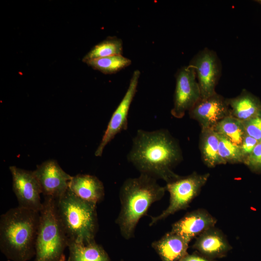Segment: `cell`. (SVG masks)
<instances>
[{"mask_svg": "<svg viewBox=\"0 0 261 261\" xmlns=\"http://www.w3.org/2000/svg\"><path fill=\"white\" fill-rule=\"evenodd\" d=\"M259 142L252 137L246 134L240 146L244 162Z\"/></svg>", "mask_w": 261, "mask_h": 261, "instance_id": "obj_26", "label": "cell"}, {"mask_svg": "<svg viewBox=\"0 0 261 261\" xmlns=\"http://www.w3.org/2000/svg\"><path fill=\"white\" fill-rule=\"evenodd\" d=\"M140 74L138 70L134 71L127 91L112 114L102 140L95 152V156L101 157L104 147L116 135L121 131L127 129L128 113L137 91Z\"/></svg>", "mask_w": 261, "mask_h": 261, "instance_id": "obj_10", "label": "cell"}, {"mask_svg": "<svg viewBox=\"0 0 261 261\" xmlns=\"http://www.w3.org/2000/svg\"><path fill=\"white\" fill-rule=\"evenodd\" d=\"M44 197L55 200L63 196L69 188L72 176L66 173L54 160H46L33 171Z\"/></svg>", "mask_w": 261, "mask_h": 261, "instance_id": "obj_11", "label": "cell"}, {"mask_svg": "<svg viewBox=\"0 0 261 261\" xmlns=\"http://www.w3.org/2000/svg\"><path fill=\"white\" fill-rule=\"evenodd\" d=\"M69 188L78 197L96 203L102 201L104 196L103 184L94 175L78 174L72 176Z\"/></svg>", "mask_w": 261, "mask_h": 261, "instance_id": "obj_15", "label": "cell"}, {"mask_svg": "<svg viewBox=\"0 0 261 261\" xmlns=\"http://www.w3.org/2000/svg\"><path fill=\"white\" fill-rule=\"evenodd\" d=\"M68 261H110L103 247L95 240L87 244L68 241Z\"/></svg>", "mask_w": 261, "mask_h": 261, "instance_id": "obj_19", "label": "cell"}, {"mask_svg": "<svg viewBox=\"0 0 261 261\" xmlns=\"http://www.w3.org/2000/svg\"><path fill=\"white\" fill-rule=\"evenodd\" d=\"M93 69L104 74H113L130 66L131 61L122 55L93 59L85 62Z\"/></svg>", "mask_w": 261, "mask_h": 261, "instance_id": "obj_21", "label": "cell"}, {"mask_svg": "<svg viewBox=\"0 0 261 261\" xmlns=\"http://www.w3.org/2000/svg\"><path fill=\"white\" fill-rule=\"evenodd\" d=\"M244 163L252 172L261 174V142L256 145Z\"/></svg>", "mask_w": 261, "mask_h": 261, "instance_id": "obj_25", "label": "cell"}, {"mask_svg": "<svg viewBox=\"0 0 261 261\" xmlns=\"http://www.w3.org/2000/svg\"><path fill=\"white\" fill-rule=\"evenodd\" d=\"M219 135V154L226 163L244 162L240 146L236 145L224 137Z\"/></svg>", "mask_w": 261, "mask_h": 261, "instance_id": "obj_23", "label": "cell"}, {"mask_svg": "<svg viewBox=\"0 0 261 261\" xmlns=\"http://www.w3.org/2000/svg\"><path fill=\"white\" fill-rule=\"evenodd\" d=\"M123 44L122 40L116 37H109L96 45L84 57V62L99 58L122 55Z\"/></svg>", "mask_w": 261, "mask_h": 261, "instance_id": "obj_22", "label": "cell"}, {"mask_svg": "<svg viewBox=\"0 0 261 261\" xmlns=\"http://www.w3.org/2000/svg\"><path fill=\"white\" fill-rule=\"evenodd\" d=\"M56 202L68 241L87 244L95 241L98 229L97 203L78 197L69 188Z\"/></svg>", "mask_w": 261, "mask_h": 261, "instance_id": "obj_4", "label": "cell"}, {"mask_svg": "<svg viewBox=\"0 0 261 261\" xmlns=\"http://www.w3.org/2000/svg\"><path fill=\"white\" fill-rule=\"evenodd\" d=\"M179 261H215L214 260L207 258L198 252L188 254Z\"/></svg>", "mask_w": 261, "mask_h": 261, "instance_id": "obj_27", "label": "cell"}, {"mask_svg": "<svg viewBox=\"0 0 261 261\" xmlns=\"http://www.w3.org/2000/svg\"><path fill=\"white\" fill-rule=\"evenodd\" d=\"M40 212L18 206L0 216V249L12 261H28L35 255Z\"/></svg>", "mask_w": 261, "mask_h": 261, "instance_id": "obj_2", "label": "cell"}, {"mask_svg": "<svg viewBox=\"0 0 261 261\" xmlns=\"http://www.w3.org/2000/svg\"><path fill=\"white\" fill-rule=\"evenodd\" d=\"M213 129L218 135L239 146L246 134L243 122L231 115L219 121Z\"/></svg>", "mask_w": 261, "mask_h": 261, "instance_id": "obj_20", "label": "cell"}, {"mask_svg": "<svg viewBox=\"0 0 261 261\" xmlns=\"http://www.w3.org/2000/svg\"><path fill=\"white\" fill-rule=\"evenodd\" d=\"M175 80L171 114L175 118H181L201 99V94L194 70L189 65L177 71Z\"/></svg>", "mask_w": 261, "mask_h": 261, "instance_id": "obj_8", "label": "cell"}, {"mask_svg": "<svg viewBox=\"0 0 261 261\" xmlns=\"http://www.w3.org/2000/svg\"><path fill=\"white\" fill-rule=\"evenodd\" d=\"M243 123L246 134L261 142V112Z\"/></svg>", "mask_w": 261, "mask_h": 261, "instance_id": "obj_24", "label": "cell"}, {"mask_svg": "<svg viewBox=\"0 0 261 261\" xmlns=\"http://www.w3.org/2000/svg\"><path fill=\"white\" fill-rule=\"evenodd\" d=\"M188 65L194 70L201 99L216 94L215 88L221 73V64L217 53L203 48L193 57Z\"/></svg>", "mask_w": 261, "mask_h": 261, "instance_id": "obj_7", "label": "cell"}, {"mask_svg": "<svg viewBox=\"0 0 261 261\" xmlns=\"http://www.w3.org/2000/svg\"><path fill=\"white\" fill-rule=\"evenodd\" d=\"M209 176V173L199 174L193 172L167 183L165 188L170 193L169 204L160 215L151 217L149 226H153L180 210L187 209L194 199L199 195Z\"/></svg>", "mask_w": 261, "mask_h": 261, "instance_id": "obj_6", "label": "cell"}, {"mask_svg": "<svg viewBox=\"0 0 261 261\" xmlns=\"http://www.w3.org/2000/svg\"><path fill=\"white\" fill-rule=\"evenodd\" d=\"M217 219L206 210L196 209L187 213L173 224L171 231L182 236L188 242L215 226Z\"/></svg>", "mask_w": 261, "mask_h": 261, "instance_id": "obj_13", "label": "cell"}, {"mask_svg": "<svg viewBox=\"0 0 261 261\" xmlns=\"http://www.w3.org/2000/svg\"><path fill=\"white\" fill-rule=\"evenodd\" d=\"M231 116L244 122L261 112L260 100L246 90H243L237 96L228 99Z\"/></svg>", "mask_w": 261, "mask_h": 261, "instance_id": "obj_17", "label": "cell"}, {"mask_svg": "<svg viewBox=\"0 0 261 261\" xmlns=\"http://www.w3.org/2000/svg\"><path fill=\"white\" fill-rule=\"evenodd\" d=\"M44 197L40 212L34 261H65L64 251L68 240L58 216L56 200Z\"/></svg>", "mask_w": 261, "mask_h": 261, "instance_id": "obj_5", "label": "cell"}, {"mask_svg": "<svg viewBox=\"0 0 261 261\" xmlns=\"http://www.w3.org/2000/svg\"><path fill=\"white\" fill-rule=\"evenodd\" d=\"M182 158L178 143L165 129L150 131L138 130L127 156L128 160L141 174L162 179L167 183L181 177L173 168Z\"/></svg>", "mask_w": 261, "mask_h": 261, "instance_id": "obj_1", "label": "cell"}, {"mask_svg": "<svg viewBox=\"0 0 261 261\" xmlns=\"http://www.w3.org/2000/svg\"><path fill=\"white\" fill-rule=\"evenodd\" d=\"M188 113L191 118L198 122L201 130L214 128L219 121L231 115L228 99L217 93L201 99Z\"/></svg>", "mask_w": 261, "mask_h": 261, "instance_id": "obj_12", "label": "cell"}, {"mask_svg": "<svg viewBox=\"0 0 261 261\" xmlns=\"http://www.w3.org/2000/svg\"><path fill=\"white\" fill-rule=\"evenodd\" d=\"M200 150L203 162L208 167L225 164L219 154V135L213 128L201 130Z\"/></svg>", "mask_w": 261, "mask_h": 261, "instance_id": "obj_18", "label": "cell"}, {"mask_svg": "<svg viewBox=\"0 0 261 261\" xmlns=\"http://www.w3.org/2000/svg\"><path fill=\"white\" fill-rule=\"evenodd\" d=\"M189 242L171 231L152 243V247L161 261H179L188 254Z\"/></svg>", "mask_w": 261, "mask_h": 261, "instance_id": "obj_16", "label": "cell"}, {"mask_svg": "<svg viewBox=\"0 0 261 261\" xmlns=\"http://www.w3.org/2000/svg\"><path fill=\"white\" fill-rule=\"evenodd\" d=\"M192 248L201 255L214 260L226 256L232 247L224 233L215 226L197 236Z\"/></svg>", "mask_w": 261, "mask_h": 261, "instance_id": "obj_14", "label": "cell"}, {"mask_svg": "<svg viewBox=\"0 0 261 261\" xmlns=\"http://www.w3.org/2000/svg\"><path fill=\"white\" fill-rule=\"evenodd\" d=\"M9 170L13 179V189L19 206L40 212L43 207L40 194L42 190L33 171L11 166Z\"/></svg>", "mask_w": 261, "mask_h": 261, "instance_id": "obj_9", "label": "cell"}, {"mask_svg": "<svg viewBox=\"0 0 261 261\" xmlns=\"http://www.w3.org/2000/svg\"><path fill=\"white\" fill-rule=\"evenodd\" d=\"M157 179L140 174L138 177L128 178L122 184L119 193L121 209L116 219L122 236L132 238L140 219L151 205L162 198L166 191Z\"/></svg>", "mask_w": 261, "mask_h": 261, "instance_id": "obj_3", "label": "cell"}]
</instances>
